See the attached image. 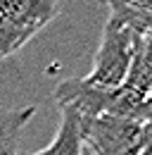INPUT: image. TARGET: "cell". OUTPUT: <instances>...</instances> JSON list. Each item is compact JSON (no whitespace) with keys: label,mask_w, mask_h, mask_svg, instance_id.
Segmentation results:
<instances>
[{"label":"cell","mask_w":152,"mask_h":155,"mask_svg":"<svg viewBox=\"0 0 152 155\" xmlns=\"http://www.w3.org/2000/svg\"><path fill=\"white\" fill-rule=\"evenodd\" d=\"M138 43H140V36H135L119 19L107 17L100 45H97L93 58L90 74L83 79L93 86H100V88H109V91L119 88L131 69Z\"/></svg>","instance_id":"obj_1"},{"label":"cell","mask_w":152,"mask_h":155,"mask_svg":"<svg viewBox=\"0 0 152 155\" xmlns=\"http://www.w3.org/2000/svg\"><path fill=\"white\" fill-rule=\"evenodd\" d=\"M138 155H152V117L140 122V138H138Z\"/></svg>","instance_id":"obj_6"},{"label":"cell","mask_w":152,"mask_h":155,"mask_svg":"<svg viewBox=\"0 0 152 155\" xmlns=\"http://www.w3.org/2000/svg\"><path fill=\"white\" fill-rule=\"evenodd\" d=\"M33 115H36L33 105L24 107L0 105V155H17V141Z\"/></svg>","instance_id":"obj_5"},{"label":"cell","mask_w":152,"mask_h":155,"mask_svg":"<svg viewBox=\"0 0 152 155\" xmlns=\"http://www.w3.org/2000/svg\"><path fill=\"white\" fill-rule=\"evenodd\" d=\"M147 107L152 110V84H150V91H147Z\"/></svg>","instance_id":"obj_7"},{"label":"cell","mask_w":152,"mask_h":155,"mask_svg":"<svg viewBox=\"0 0 152 155\" xmlns=\"http://www.w3.org/2000/svg\"><path fill=\"white\" fill-rule=\"evenodd\" d=\"M57 17V0H0V60L21 45Z\"/></svg>","instance_id":"obj_2"},{"label":"cell","mask_w":152,"mask_h":155,"mask_svg":"<svg viewBox=\"0 0 152 155\" xmlns=\"http://www.w3.org/2000/svg\"><path fill=\"white\" fill-rule=\"evenodd\" d=\"M140 122L119 115L81 119V143L95 155H138Z\"/></svg>","instance_id":"obj_3"},{"label":"cell","mask_w":152,"mask_h":155,"mask_svg":"<svg viewBox=\"0 0 152 155\" xmlns=\"http://www.w3.org/2000/svg\"><path fill=\"white\" fill-rule=\"evenodd\" d=\"M59 129L48 148L31 155H81V117L69 107H59Z\"/></svg>","instance_id":"obj_4"}]
</instances>
